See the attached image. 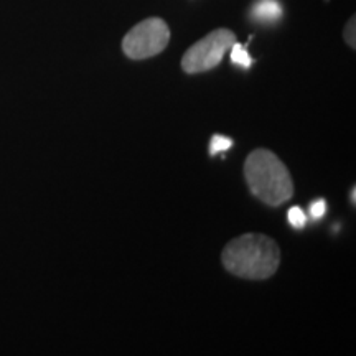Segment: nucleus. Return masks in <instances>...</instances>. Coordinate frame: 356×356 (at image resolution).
I'll list each match as a JSON object with an SVG mask.
<instances>
[{
  "mask_svg": "<svg viewBox=\"0 0 356 356\" xmlns=\"http://www.w3.org/2000/svg\"><path fill=\"white\" fill-rule=\"evenodd\" d=\"M231 147H233V140H231L229 137L213 136L211 145H210L211 155H215L216 152H222V150H228V149H231Z\"/></svg>",
  "mask_w": 356,
  "mask_h": 356,
  "instance_id": "obj_9",
  "label": "nucleus"
},
{
  "mask_svg": "<svg viewBox=\"0 0 356 356\" xmlns=\"http://www.w3.org/2000/svg\"><path fill=\"white\" fill-rule=\"evenodd\" d=\"M343 38L351 50H355L356 48V17L355 15L346 22L345 30H343Z\"/></svg>",
  "mask_w": 356,
  "mask_h": 356,
  "instance_id": "obj_8",
  "label": "nucleus"
},
{
  "mask_svg": "<svg viewBox=\"0 0 356 356\" xmlns=\"http://www.w3.org/2000/svg\"><path fill=\"white\" fill-rule=\"evenodd\" d=\"M351 203H356V188L353 186V188H351Z\"/></svg>",
  "mask_w": 356,
  "mask_h": 356,
  "instance_id": "obj_11",
  "label": "nucleus"
},
{
  "mask_svg": "<svg viewBox=\"0 0 356 356\" xmlns=\"http://www.w3.org/2000/svg\"><path fill=\"white\" fill-rule=\"evenodd\" d=\"M238 42L229 29H216L207 37L193 43L181 58V68L185 73L197 74L216 68L225 53Z\"/></svg>",
  "mask_w": 356,
  "mask_h": 356,
  "instance_id": "obj_3",
  "label": "nucleus"
},
{
  "mask_svg": "<svg viewBox=\"0 0 356 356\" xmlns=\"http://www.w3.org/2000/svg\"><path fill=\"white\" fill-rule=\"evenodd\" d=\"M252 17L259 22H274L282 17V7L275 0H262L252 8Z\"/></svg>",
  "mask_w": 356,
  "mask_h": 356,
  "instance_id": "obj_5",
  "label": "nucleus"
},
{
  "mask_svg": "<svg viewBox=\"0 0 356 356\" xmlns=\"http://www.w3.org/2000/svg\"><path fill=\"white\" fill-rule=\"evenodd\" d=\"M287 218H289V222H291L293 228H297V229L304 228L305 222H307L305 213L302 211L299 207H292L291 210H289V213H287Z\"/></svg>",
  "mask_w": 356,
  "mask_h": 356,
  "instance_id": "obj_7",
  "label": "nucleus"
},
{
  "mask_svg": "<svg viewBox=\"0 0 356 356\" xmlns=\"http://www.w3.org/2000/svg\"><path fill=\"white\" fill-rule=\"evenodd\" d=\"M244 178L251 193L270 207H279L293 197L291 172L269 149H256L248 155Z\"/></svg>",
  "mask_w": 356,
  "mask_h": 356,
  "instance_id": "obj_2",
  "label": "nucleus"
},
{
  "mask_svg": "<svg viewBox=\"0 0 356 356\" xmlns=\"http://www.w3.org/2000/svg\"><path fill=\"white\" fill-rule=\"evenodd\" d=\"M170 42V29L159 17L142 20L122 38V51L131 60H147L162 53Z\"/></svg>",
  "mask_w": 356,
  "mask_h": 356,
  "instance_id": "obj_4",
  "label": "nucleus"
},
{
  "mask_svg": "<svg viewBox=\"0 0 356 356\" xmlns=\"http://www.w3.org/2000/svg\"><path fill=\"white\" fill-rule=\"evenodd\" d=\"M280 257L279 244L261 233L238 236L221 252V262L229 274L251 280L273 277L279 269Z\"/></svg>",
  "mask_w": 356,
  "mask_h": 356,
  "instance_id": "obj_1",
  "label": "nucleus"
},
{
  "mask_svg": "<svg viewBox=\"0 0 356 356\" xmlns=\"http://www.w3.org/2000/svg\"><path fill=\"white\" fill-rule=\"evenodd\" d=\"M325 211H327V203H325V200H317V202L310 204V215L314 216L315 220L322 218L325 215Z\"/></svg>",
  "mask_w": 356,
  "mask_h": 356,
  "instance_id": "obj_10",
  "label": "nucleus"
},
{
  "mask_svg": "<svg viewBox=\"0 0 356 356\" xmlns=\"http://www.w3.org/2000/svg\"><path fill=\"white\" fill-rule=\"evenodd\" d=\"M231 61L236 65L243 66V68H249L252 65V58L249 56L246 48L243 47L241 43L236 42L233 47H231Z\"/></svg>",
  "mask_w": 356,
  "mask_h": 356,
  "instance_id": "obj_6",
  "label": "nucleus"
}]
</instances>
